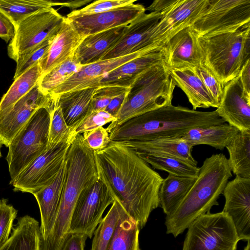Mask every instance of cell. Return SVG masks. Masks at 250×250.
Instances as JSON below:
<instances>
[{
  "label": "cell",
  "instance_id": "44dd1931",
  "mask_svg": "<svg viewBox=\"0 0 250 250\" xmlns=\"http://www.w3.org/2000/svg\"><path fill=\"white\" fill-rule=\"evenodd\" d=\"M161 62H164L162 48L144 54L104 75L96 87L117 86L130 88L142 74Z\"/></svg>",
  "mask_w": 250,
  "mask_h": 250
},
{
  "label": "cell",
  "instance_id": "cb8c5ba5",
  "mask_svg": "<svg viewBox=\"0 0 250 250\" xmlns=\"http://www.w3.org/2000/svg\"><path fill=\"white\" fill-rule=\"evenodd\" d=\"M83 38L64 17L48 50L39 62L42 75L72 56Z\"/></svg>",
  "mask_w": 250,
  "mask_h": 250
},
{
  "label": "cell",
  "instance_id": "5bb4252c",
  "mask_svg": "<svg viewBox=\"0 0 250 250\" xmlns=\"http://www.w3.org/2000/svg\"><path fill=\"white\" fill-rule=\"evenodd\" d=\"M56 102L51 95L42 92L37 84L12 105L0 111V145L8 147L39 108L52 111Z\"/></svg>",
  "mask_w": 250,
  "mask_h": 250
},
{
  "label": "cell",
  "instance_id": "816d5d0a",
  "mask_svg": "<svg viewBox=\"0 0 250 250\" xmlns=\"http://www.w3.org/2000/svg\"><path fill=\"white\" fill-rule=\"evenodd\" d=\"M2 146V145H0V158L1 157V147Z\"/></svg>",
  "mask_w": 250,
  "mask_h": 250
},
{
  "label": "cell",
  "instance_id": "5b68a950",
  "mask_svg": "<svg viewBox=\"0 0 250 250\" xmlns=\"http://www.w3.org/2000/svg\"><path fill=\"white\" fill-rule=\"evenodd\" d=\"M203 64L224 87L250 59V24L228 32L197 36Z\"/></svg>",
  "mask_w": 250,
  "mask_h": 250
},
{
  "label": "cell",
  "instance_id": "8d00e7d4",
  "mask_svg": "<svg viewBox=\"0 0 250 250\" xmlns=\"http://www.w3.org/2000/svg\"><path fill=\"white\" fill-rule=\"evenodd\" d=\"M82 66L74 59L73 55L42 75L38 83L39 89L45 94H51L58 86L77 72Z\"/></svg>",
  "mask_w": 250,
  "mask_h": 250
},
{
  "label": "cell",
  "instance_id": "9a60e30c",
  "mask_svg": "<svg viewBox=\"0 0 250 250\" xmlns=\"http://www.w3.org/2000/svg\"><path fill=\"white\" fill-rule=\"evenodd\" d=\"M160 18L159 14L155 12L140 16L126 25L120 40L101 60L162 48L155 44L154 39V33Z\"/></svg>",
  "mask_w": 250,
  "mask_h": 250
},
{
  "label": "cell",
  "instance_id": "b9f144b4",
  "mask_svg": "<svg viewBox=\"0 0 250 250\" xmlns=\"http://www.w3.org/2000/svg\"><path fill=\"white\" fill-rule=\"evenodd\" d=\"M129 89L130 88L117 86L97 87L92 100V111L104 110L114 98L128 91Z\"/></svg>",
  "mask_w": 250,
  "mask_h": 250
},
{
  "label": "cell",
  "instance_id": "4fadbf2b",
  "mask_svg": "<svg viewBox=\"0 0 250 250\" xmlns=\"http://www.w3.org/2000/svg\"><path fill=\"white\" fill-rule=\"evenodd\" d=\"M114 198L99 179L79 197L71 217L69 234L80 233L91 239L107 207Z\"/></svg>",
  "mask_w": 250,
  "mask_h": 250
},
{
  "label": "cell",
  "instance_id": "7402d4cb",
  "mask_svg": "<svg viewBox=\"0 0 250 250\" xmlns=\"http://www.w3.org/2000/svg\"><path fill=\"white\" fill-rule=\"evenodd\" d=\"M135 153L151 154L181 159L197 167L192 155L193 146L180 138H162L147 140L119 142Z\"/></svg>",
  "mask_w": 250,
  "mask_h": 250
},
{
  "label": "cell",
  "instance_id": "f907efd6",
  "mask_svg": "<svg viewBox=\"0 0 250 250\" xmlns=\"http://www.w3.org/2000/svg\"><path fill=\"white\" fill-rule=\"evenodd\" d=\"M244 250H250V241H247V244Z\"/></svg>",
  "mask_w": 250,
  "mask_h": 250
},
{
  "label": "cell",
  "instance_id": "bcb514c9",
  "mask_svg": "<svg viewBox=\"0 0 250 250\" xmlns=\"http://www.w3.org/2000/svg\"><path fill=\"white\" fill-rule=\"evenodd\" d=\"M87 236L83 233H69L61 250H84Z\"/></svg>",
  "mask_w": 250,
  "mask_h": 250
},
{
  "label": "cell",
  "instance_id": "836d02e7",
  "mask_svg": "<svg viewBox=\"0 0 250 250\" xmlns=\"http://www.w3.org/2000/svg\"><path fill=\"white\" fill-rule=\"evenodd\" d=\"M42 75L38 63L15 79L0 101V111L11 106L28 93L38 84Z\"/></svg>",
  "mask_w": 250,
  "mask_h": 250
},
{
  "label": "cell",
  "instance_id": "6da1fadb",
  "mask_svg": "<svg viewBox=\"0 0 250 250\" xmlns=\"http://www.w3.org/2000/svg\"><path fill=\"white\" fill-rule=\"evenodd\" d=\"M99 178L118 200L140 229L159 207V191L163 178L132 149L111 141L94 152Z\"/></svg>",
  "mask_w": 250,
  "mask_h": 250
},
{
  "label": "cell",
  "instance_id": "8992f818",
  "mask_svg": "<svg viewBox=\"0 0 250 250\" xmlns=\"http://www.w3.org/2000/svg\"><path fill=\"white\" fill-rule=\"evenodd\" d=\"M175 86L164 62L146 71L130 86L116 121L106 128L108 132L132 118L171 104Z\"/></svg>",
  "mask_w": 250,
  "mask_h": 250
},
{
  "label": "cell",
  "instance_id": "1f68e13d",
  "mask_svg": "<svg viewBox=\"0 0 250 250\" xmlns=\"http://www.w3.org/2000/svg\"><path fill=\"white\" fill-rule=\"evenodd\" d=\"M140 229L123 208L113 238L107 250H141L139 236Z\"/></svg>",
  "mask_w": 250,
  "mask_h": 250
},
{
  "label": "cell",
  "instance_id": "4dcf8cb0",
  "mask_svg": "<svg viewBox=\"0 0 250 250\" xmlns=\"http://www.w3.org/2000/svg\"><path fill=\"white\" fill-rule=\"evenodd\" d=\"M231 171L236 176L250 178V131H239L226 147Z\"/></svg>",
  "mask_w": 250,
  "mask_h": 250
},
{
  "label": "cell",
  "instance_id": "2e32d148",
  "mask_svg": "<svg viewBox=\"0 0 250 250\" xmlns=\"http://www.w3.org/2000/svg\"><path fill=\"white\" fill-rule=\"evenodd\" d=\"M145 7L131 3L108 11L87 15L68 14L67 21L82 37L96 34L121 26L127 25L146 13Z\"/></svg>",
  "mask_w": 250,
  "mask_h": 250
},
{
  "label": "cell",
  "instance_id": "484cf974",
  "mask_svg": "<svg viewBox=\"0 0 250 250\" xmlns=\"http://www.w3.org/2000/svg\"><path fill=\"white\" fill-rule=\"evenodd\" d=\"M167 69L176 85L186 94L192 109L218 106V104L208 91L195 68Z\"/></svg>",
  "mask_w": 250,
  "mask_h": 250
},
{
  "label": "cell",
  "instance_id": "f6af8a7d",
  "mask_svg": "<svg viewBox=\"0 0 250 250\" xmlns=\"http://www.w3.org/2000/svg\"><path fill=\"white\" fill-rule=\"evenodd\" d=\"M195 70L202 79L212 97L219 104L223 95L224 86L203 62L196 66Z\"/></svg>",
  "mask_w": 250,
  "mask_h": 250
},
{
  "label": "cell",
  "instance_id": "d590c367",
  "mask_svg": "<svg viewBox=\"0 0 250 250\" xmlns=\"http://www.w3.org/2000/svg\"><path fill=\"white\" fill-rule=\"evenodd\" d=\"M136 154L154 169L165 171L169 174L181 177L196 178L198 176L199 167L181 159L147 153Z\"/></svg>",
  "mask_w": 250,
  "mask_h": 250
},
{
  "label": "cell",
  "instance_id": "ba28073f",
  "mask_svg": "<svg viewBox=\"0 0 250 250\" xmlns=\"http://www.w3.org/2000/svg\"><path fill=\"white\" fill-rule=\"evenodd\" d=\"M187 229L182 250H237L240 240L235 226L222 211L198 217Z\"/></svg>",
  "mask_w": 250,
  "mask_h": 250
},
{
  "label": "cell",
  "instance_id": "d6a6232c",
  "mask_svg": "<svg viewBox=\"0 0 250 250\" xmlns=\"http://www.w3.org/2000/svg\"><path fill=\"white\" fill-rule=\"evenodd\" d=\"M62 4L46 0H0V11L16 26L23 19L40 10L62 6Z\"/></svg>",
  "mask_w": 250,
  "mask_h": 250
},
{
  "label": "cell",
  "instance_id": "7c38bea8",
  "mask_svg": "<svg viewBox=\"0 0 250 250\" xmlns=\"http://www.w3.org/2000/svg\"><path fill=\"white\" fill-rule=\"evenodd\" d=\"M72 142L69 139L61 142L35 159L10 182L14 191L33 194L49 184L63 166Z\"/></svg>",
  "mask_w": 250,
  "mask_h": 250
},
{
  "label": "cell",
  "instance_id": "e575fe53",
  "mask_svg": "<svg viewBox=\"0 0 250 250\" xmlns=\"http://www.w3.org/2000/svg\"><path fill=\"white\" fill-rule=\"evenodd\" d=\"M93 233L90 250H107L113 238L123 208L116 198Z\"/></svg>",
  "mask_w": 250,
  "mask_h": 250
},
{
  "label": "cell",
  "instance_id": "d4e9b609",
  "mask_svg": "<svg viewBox=\"0 0 250 250\" xmlns=\"http://www.w3.org/2000/svg\"><path fill=\"white\" fill-rule=\"evenodd\" d=\"M65 173L64 162L53 180L33 194L37 201L41 214L40 229L42 240L47 237L54 224L61 201Z\"/></svg>",
  "mask_w": 250,
  "mask_h": 250
},
{
  "label": "cell",
  "instance_id": "f35d334b",
  "mask_svg": "<svg viewBox=\"0 0 250 250\" xmlns=\"http://www.w3.org/2000/svg\"><path fill=\"white\" fill-rule=\"evenodd\" d=\"M54 37L45 41L18 59L14 80L39 63L48 50Z\"/></svg>",
  "mask_w": 250,
  "mask_h": 250
},
{
  "label": "cell",
  "instance_id": "681fc988",
  "mask_svg": "<svg viewBox=\"0 0 250 250\" xmlns=\"http://www.w3.org/2000/svg\"><path fill=\"white\" fill-rule=\"evenodd\" d=\"M130 89L122 94L114 98L104 109V111L116 118V116L123 104Z\"/></svg>",
  "mask_w": 250,
  "mask_h": 250
},
{
  "label": "cell",
  "instance_id": "52a82bcc",
  "mask_svg": "<svg viewBox=\"0 0 250 250\" xmlns=\"http://www.w3.org/2000/svg\"><path fill=\"white\" fill-rule=\"evenodd\" d=\"M52 111L39 108L8 146L6 160L10 181L46 150Z\"/></svg>",
  "mask_w": 250,
  "mask_h": 250
},
{
  "label": "cell",
  "instance_id": "9c48e42d",
  "mask_svg": "<svg viewBox=\"0 0 250 250\" xmlns=\"http://www.w3.org/2000/svg\"><path fill=\"white\" fill-rule=\"evenodd\" d=\"M64 17L53 7L40 10L20 21L7 47L8 56L18 59L45 41L54 37Z\"/></svg>",
  "mask_w": 250,
  "mask_h": 250
},
{
  "label": "cell",
  "instance_id": "60d3db41",
  "mask_svg": "<svg viewBox=\"0 0 250 250\" xmlns=\"http://www.w3.org/2000/svg\"><path fill=\"white\" fill-rule=\"evenodd\" d=\"M18 210L8 204V199L0 200V248L9 239Z\"/></svg>",
  "mask_w": 250,
  "mask_h": 250
},
{
  "label": "cell",
  "instance_id": "d6986e66",
  "mask_svg": "<svg viewBox=\"0 0 250 250\" xmlns=\"http://www.w3.org/2000/svg\"><path fill=\"white\" fill-rule=\"evenodd\" d=\"M155 50L137 52L117 58L103 60L83 65L77 72L58 86L50 95L56 100L59 96L66 92L89 87H96L101 78L105 74L141 55Z\"/></svg>",
  "mask_w": 250,
  "mask_h": 250
},
{
  "label": "cell",
  "instance_id": "f546056e",
  "mask_svg": "<svg viewBox=\"0 0 250 250\" xmlns=\"http://www.w3.org/2000/svg\"><path fill=\"white\" fill-rule=\"evenodd\" d=\"M196 177L172 174L163 179L159 191V207L166 215L172 212L186 196Z\"/></svg>",
  "mask_w": 250,
  "mask_h": 250
},
{
  "label": "cell",
  "instance_id": "ac0fdd59",
  "mask_svg": "<svg viewBox=\"0 0 250 250\" xmlns=\"http://www.w3.org/2000/svg\"><path fill=\"white\" fill-rule=\"evenodd\" d=\"M162 48L163 61L168 68H195L202 62L197 35L190 26L176 32Z\"/></svg>",
  "mask_w": 250,
  "mask_h": 250
},
{
  "label": "cell",
  "instance_id": "603a6c76",
  "mask_svg": "<svg viewBox=\"0 0 250 250\" xmlns=\"http://www.w3.org/2000/svg\"><path fill=\"white\" fill-rule=\"evenodd\" d=\"M126 25L121 26L84 37L73 54L81 65L100 61L122 37Z\"/></svg>",
  "mask_w": 250,
  "mask_h": 250
},
{
  "label": "cell",
  "instance_id": "7dc6e473",
  "mask_svg": "<svg viewBox=\"0 0 250 250\" xmlns=\"http://www.w3.org/2000/svg\"><path fill=\"white\" fill-rule=\"evenodd\" d=\"M15 26L9 19L0 11V38L6 43L9 42L14 36Z\"/></svg>",
  "mask_w": 250,
  "mask_h": 250
},
{
  "label": "cell",
  "instance_id": "4316f807",
  "mask_svg": "<svg viewBox=\"0 0 250 250\" xmlns=\"http://www.w3.org/2000/svg\"><path fill=\"white\" fill-rule=\"evenodd\" d=\"M96 88L89 87L68 92L57 98L64 120L71 130L92 111V100Z\"/></svg>",
  "mask_w": 250,
  "mask_h": 250
},
{
  "label": "cell",
  "instance_id": "ab89813d",
  "mask_svg": "<svg viewBox=\"0 0 250 250\" xmlns=\"http://www.w3.org/2000/svg\"><path fill=\"white\" fill-rule=\"evenodd\" d=\"M116 118L104 110L92 111L85 117L77 126L71 130L70 139L72 141L78 134L92 130L100 126L112 123Z\"/></svg>",
  "mask_w": 250,
  "mask_h": 250
},
{
  "label": "cell",
  "instance_id": "f1b7e54d",
  "mask_svg": "<svg viewBox=\"0 0 250 250\" xmlns=\"http://www.w3.org/2000/svg\"><path fill=\"white\" fill-rule=\"evenodd\" d=\"M41 250L39 223L28 215L18 218L9 239L0 248V250Z\"/></svg>",
  "mask_w": 250,
  "mask_h": 250
},
{
  "label": "cell",
  "instance_id": "30bf717a",
  "mask_svg": "<svg viewBox=\"0 0 250 250\" xmlns=\"http://www.w3.org/2000/svg\"><path fill=\"white\" fill-rule=\"evenodd\" d=\"M250 24V0H209L190 27L197 36L238 30Z\"/></svg>",
  "mask_w": 250,
  "mask_h": 250
},
{
  "label": "cell",
  "instance_id": "83f0119b",
  "mask_svg": "<svg viewBox=\"0 0 250 250\" xmlns=\"http://www.w3.org/2000/svg\"><path fill=\"white\" fill-rule=\"evenodd\" d=\"M228 123L192 128L180 138L192 146L207 145L223 150L239 132Z\"/></svg>",
  "mask_w": 250,
  "mask_h": 250
},
{
  "label": "cell",
  "instance_id": "ffe728a7",
  "mask_svg": "<svg viewBox=\"0 0 250 250\" xmlns=\"http://www.w3.org/2000/svg\"><path fill=\"white\" fill-rule=\"evenodd\" d=\"M218 116L239 131H250V97L243 93L238 77L224 87Z\"/></svg>",
  "mask_w": 250,
  "mask_h": 250
},
{
  "label": "cell",
  "instance_id": "7bdbcfd3",
  "mask_svg": "<svg viewBox=\"0 0 250 250\" xmlns=\"http://www.w3.org/2000/svg\"><path fill=\"white\" fill-rule=\"evenodd\" d=\"M135 1V0H99L95 1L82 9L73 10L70 14L74 15L98 14L133 3Z\"/></svg>",
  "mask_w": 250,
  "mask_h": 250
},
{
  "label": "cell",
  "instance_id": "74e56055",
  "mask_svg": "<svg viewBox=\"0 0 250 250\" xmlns=\"http://www.w3.org/2000/svg\"><path fill=\"white\" fill-rule=\"evenodd\" d=\"M71 128L66 124L57 101L51 114L47 148H51L63 141L71 140ZM72 141V140H71Z\"/></svg>",
  "mask_w": 250,
  "mask_h": 250
},
{
  "label": "cell",
  "instance_id": "7a4b0ae2",
  "mask_svg": "<svg viewBox=\"0 0 250 250\" xmlns=\"http://www.w3.org/2000/svg\"><path fill=\"white\" fill-rule=\"evenodd\" d=\"M225 123L216 110L200 111L171 104L132 118L108 133L115 142L180 138L192 128Z\"/></svg>",
  "mask_w": 250,
  "mask_h": 250
},
{
  "label": "cell",
  "instance_id": "3957f363",
  "mask_svg": "<svg viewBox=\"0 0 250 250\" xmlns=\"http://www.w3.org/2000/svg\"><path fill=\"white\" fill-rule=\"evenodd\" d=\"M232 176L228 159L223 153L207 158L186 196L172 212L166 215L167 233L177 237L196 218L219 205L218 199Z\"/></svg>",
  "mask_w": 250,
  "mask_h": 250
},
{
  "label": "cell",
  "instance_id": "c3c4849f",
  "mask_svg": "<svg viewBox=\"0 0 250 250\" xmlns=\"http://www.w3.org/2000/svg\"><path fill=\"white\" fill-rule=\"evenodd\" d=\"M238 77L244 94L250 97V59L243 65Z\"/></svg>",
  "mask_w": 250,
  "mask_h": 250
},
{
  "label": "cell",
  "instance_id": "277c9868",
  "mask_svg": "<svg viewBox=\"0 0 250 250\" xmlns=\"http://www.w3.org/2000/svg\"><path fill=\"white\" fill-rule=\"evenodd\" d=\"M65 173L61 201L53 228L45 245L60 250L69 234L72 214L82 192L99 178L94 151L85 144L82 134L77 135L69 147L65 161Z\"/></svg>",
  "mask_w": 250,
  "mask_h": 250
},
{
  "label": "cell",
  "instance_id": "8fae6325",
  "mask_svg": "<svg viewBox=\"0 0 250 250\" xmlns=\"http://www.w3.org/2000/svg\"><path fill=\"white\" fill-rule=\"evenodd\" d=\"M209 0H155L146 9L159 14L154 33L155 44L161 48L176 32L191 26L205 11Z\"/></svg>",
  "mask_w": 250,
  "mask_h": 250
},
{
  "label": "cell",
  "instance_id": "ee69618b",
  "mask_svg": "<svg viewBox=\"0 0 250 250\" xmlns=\"http://www.w3.org/2000/svg\"><path fill=\"white\" fill-rule=\"evenodd\" d=\"M82 135L86 146L94 152L104 149L111 141L106 128L103 126L84 132Z\"/></svg>",
  "mask_w": 250,
  "mask_h": 250
},
{
  "label": "cell",
  "instance_id": "e0dca14e",
  "mask_svg": "<svg viewBox=\"0 0 250 250\" xmlns=\"http://www.w3.org/2000/svg\"><path fill=\"white\" fill-rule=\"evenodd\" d=\"M222 210L231 219L240 240H250V178L236 176L227 183Z\"/></svg>",
  "mask_w": 250,
  "mask_h": 250
}]
</instances>
